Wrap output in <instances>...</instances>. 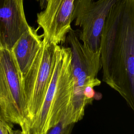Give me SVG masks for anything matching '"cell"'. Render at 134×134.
Listing matches in <instances>:
<instances>
[{"instance_id": "7", "label": "cell", "mask_w": 134, "mask_h": 134, "mask_svg": "<svg viewBox=\"0 0 134 134\" xmlns=\"http://www.w3.org/2000/svg\"><path fill=\"white\" fill-rule=\"evenodd\" d=\"M39 1L43 10L37 14V23L43 30V39L57 45L64 43L72 29L75 0Z\"/></svg>"}, {"instance_id": "2", "label": "cell", "mask_w": 134, "mask_h": 134, "mask_svg": "<svg viewBox=\"0 0 134 134\" xmlns=\"http://www.w3.org/2000/svg\"><path fill=\"white\" fill-rule=\"evenodd\" d=\"M72 52L58 45L51 80L40 109L31 122V134H47L65 116L73 91Z\"/></svg>"}, {"instance_id": "12", "label": "cell", "mask_w": 134, "mask_h": 134, "mask_svg": "<svg viewBox=\"0 0 134 134\" xmlns=\"http://www.w3.org/2000/svg\"><path fill=\"white\" fill-rule=\"evenodd\" d=\"M37 1H39V0H37Z\"/></svg>"}, {"instance_id": "5", "label": "cell", "mask_w": 134, "mask_h": 134, "mask_svg": "<svg viewBox=\"0 0 134 134\" xmlns=\"http://www.w3.org/2000/svg\"><path fill=\"white\" fill-rule=\"evenodd\" d=\"M58 46L43 39L33 63L23 77V86L30 127L40 109L51 80Z\"/></svg>"}, {"instance_id": "1", "label": "cell", "mask_w": 134, "mask_h": 134, "mask_svg": "<svg viewBox=\"0 0 134 134\" xmlns=\"http://www.w3.org/2000/svg\"><path fill=\"white\" fill-rule=\"evenodd\" d=\"M102 80L134 112V0H118L106 19L100 38Z\"/></svg>"}, {"instance_id": "10", "label": "cell", "mask_w": 134, "mask_h": 134, "mask_svg": "<svg viewBox=\"0 0 134 134\" xmlns=\"http://www.w3.org/2000/svg\"><path fill=\"white\" fill-rule=\"evenodd\" d=\"M0 134H22L21 130H16L13 124L6 119L0 109Z\"/></svg>"}, {"instance_id": "11", "label": "cell", "mask_w": 134, "mask_h": 134, "mask_svg": "<svg viewBox=\"0 0 134 134\" xmlns=\"http://www.w3.org/2000/svg\"><path fill=\"white\" fill-rule=\"evenodd\" d=\"M74 125H67L62 119L60 122L50 129L47 134H71Z\"/></svg>"}, {"instance_id": "6", "label": "cell", "mask_w": 134, "mask_h": 134, "mask_svg": "<svg viewBox=\"0 0 134 134\" xmlns=\"http://www.w3.org/2000/svg\"><path fill=\"white\" fill-rule=\"evenodd\" d=\"M118 0H75L72 13L74 25L80 27L79 39L93 52L100 51L102 30L108 15Z\"/></svg>"}, {"instance_id": "4", "label": "cell", "mask_w": 134, "mask_h": 134, "mask_svg": "<svg viewBox=\"0 0 134 134\" xmlns=\"http://www.w3.org/2000/svg\"><path fill=\"white\" fill-rule=\"evenodd\" d=\"M0 109L7 120L30 134L23 77L12 51L0 38Z\"/></svg>"}, {"instance_id": "9", "label": "cell", "mask_w": 134, "mask_h": 134, "mask_svg": "<svg viewBox=\"0 0 134 134\" xmlns=\"http://www.w3.org/2000/svg\"><path fill=\"white\" fill-rule=\"evenodd\" d=\"M30 26L13 45L10 50L23 77L33 63L42 44L43 36Z\"/></svg>"}, {"instance_id": "8", "label": "cell", "mask_w": 134, "mask_h": 134, "mask_svg": "<svg viewBox=\"0 0 134 134\" xmlns=\"http://www.w3.org/2000/svg\"><path fill=\"white\" fill-rule=\"evenodd\" d=\"M24 0H0V38L10 49L30 26L26 20Z\"/></svg>"}, {"instance_id": "3", "label": "cell", "mask_w": 134, "mask_h": 134, "mask_svg": "<svg viewBox=\"0 0 134 134\" xmlns=\"http://www.w3.org/2000/svg\"><path fill=\"white\" fill-rule=\"evenodd\" d=\"M66 41L72 52L71 70L73 86L70 105L63 120L67 125L81 120L88 104L84 92L88 86H98L101 81L97 76L101 69L100 51L93 52L85 47L80 41L77 31L72 28L66 36Z\"/></svg>"}]
</instances>
